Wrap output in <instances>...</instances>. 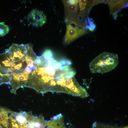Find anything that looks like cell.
<instances>
[{"label":"cell","instance_id":"cell-1","mask_svg":"<svg viewBox=\"0 0 128 128\" xmlns=\"http://www.w3.org/2000/svg\"><path fill=\"white\" fill-rule=\"evenodd\" d=\"M71 64L67 59L55 58L51 50H46L37 56L29 77L28 87L42 94L51 92L71 95L77 81Z\"/></svg>","mask_w":128,"mask_h":128},{"label":"cell","instance_id":"cell-2","mask_svg":"<svg viewBox=\"0 0 128 128\" xmlns=\"http://www.w3.org/2000/svg\"><path fill=\"white\" fill-rule=\"evenodd\" d=\"M30 45L14 44L6 52V59L1 61L5 67L4 75L11 86L10 91L14 94L20 87H25L27 80L26 68L32 62L29 50Z\"/></svg>","mask_w":128,"mask_h":128},{"label":"cell","instance_id":"cell-3","mask_svg":"<svg viewBox=\"0 0 128 128\" xmlns=\"http://www.w3.org/2000/svg\"><path fill=\"white\" fill-rule=\"evenodd\" d=\"M119 63L118 55L104 52L95 58L90 63V69L93 73H104L114 69Z\"/></svg>","mask_w":128,"mask_h":128},{"label":"cell","instance_id":"cell-4","mask_svg":"<svg viewBox=\"0 0 128 128\" xmlns=\"http://www.w3.org/2000/svg\"><path fill=\"white\" fill-rule=\"evenodd\" d=\"M66 23L67 29L63 41L65 44L69 43L87 32L85 28L79 27L75 21H69Z\"/></svg>","mask_w":128,"mask_h":128},{"label":"cell","instance_id":"cell-5","mask_svg":"<svg viewBox=\"0 0 128 128\" xmlns=\"http://www.w3.org/2000/svg\"><path fill=\"white\" fill-rule=\"evenodd\" d=\"M65 11V21L76 22L78 16V0H63Z\"/></svg>","mask_w":128,"mask_h":128},{"label":"cell","instance_id":"cell-6","mask_svg":"<svg viewBox=\"0 0 128 128\" xmlns=\"http://www.w3.org/2000/svg\"><path fill=\"white\" fill-rule=\"evenodd\" d=\"M28 23L33 26L41 27L46 22V16L43 12L37 9H33L27 17Z\"/></svg>","mask_w":128,"mask_h":128},{"label":"cell","instance_id":"cell-7","mask_svg":"<svg viewBox=\"0 0 128 128\" xmlns=\"http://www.w3.org/2000/svg\"><path fill=\"white\" fill-rule=\"evenodd\" d=\"M45 128H66L64 117L61 114L54 116L52 119L46 122Z\"/></svg>","mask_w":128,"mask_h":128},{"label":"cell","instance_id":"cell-8","mask_svg":"<svg viewBox=\"0 0 128 128\" xmlns=\"http://www.w3.org/2000/svg\"><path fill=\"white\" fill-rule=\"evenodd\" d=\"M9 30V27L3 22H0V37H3L8 33Z\"/></svg>","mask_w":128,"mask_h":128},{"label":"cell","instance_id":"cell-9","mask_svg":"<svg viewBox=\"0 0 128 128\" xmlns=\"http://www.w3.org/2000/svg\"><path fill=\"white\" fill-rule=\"evenodd\" d=\"M87 21L89 25H86L85 27V28L86 29H88L91 31H94L96 28V25L94 23L93 20L92 18L88 17Z\"/></svg>","mask_w":128,"mask_h":128},{"label":"cell","instance_id":"cell-10","mask_svg":"<svg viewBox=\"0 0 128 128\" xmlns=\"http://www.w3.org/2000/svg\"><path fill=\"white\" fill-rule=\"evenodd\" d=\"M122 127L115 126L97 123L96 122L93 125L92 128H122Z\"/></svg>","mask_w":128,"mask_h":128},{"label":"cell","instance_id":"cell-11","mask_svg":"<svg viewBox=\"0 0 128 128\" xmlns=\"http://www.w3.org/2000/svg\"><path fill=\"white\" fill-rule=\"evenodd\" d=\"M128 126H126V127H124L123 128H128Z\"/></svg>","mask_w":128,"mask_h":128}]
</instances>
